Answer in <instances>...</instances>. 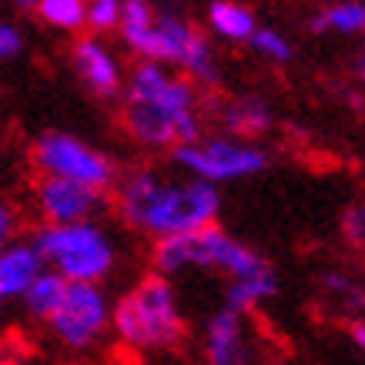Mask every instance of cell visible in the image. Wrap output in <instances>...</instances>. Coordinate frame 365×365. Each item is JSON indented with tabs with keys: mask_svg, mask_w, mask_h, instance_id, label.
<instances>
[{
	"mask_svg": "<svg viewBox=\"0 0 365 365\" xmlns=\"http://www.w3.org/2000/svg\"><path fill=\"white\" fill-rule=\"evenodd\" d=\"M175 165H181L191 178H201L208 185L225 181H245L262 175L268 168V151L262 144L235 138V134H201L188 144L171 148Z\"/></svg>",
	"mask_w": 365,
	"mask_h": 365,
	"instance_id": "obj_7",
	"label": "cell"
},
{
	"mask_svg": "<svg viewBox=\"0 0 365 365\" xmlns=\"http://www.w3.org/2000/svg\"><path fill=\"white\" fill-rule=\"evenodd\" d=\"M24 51V34L17 24L0 21V61H14Z\"/></svg>",
	"mask_w": 365,
	"mask_h": 365,
	"instance_id": "obj_25",
	"label": "cell"
},
{
	"mask_svg": "<svg viewBox=\"0 0 365 365\" xmlns=\"http://www.w3.org/2000/svg\"><path fill=\"white\" fill-rule=\"evenodd\" d=\"M47 268H54L67 282H104L114 272L118 248L114 238L91 222H67V225H44L31 238Z\"/></svg>",
	"mask_w": 365,
	"mask_h": 365,
	"instance_id": "obj_6",
	"label": "cell"
},
{
	"mask_svg": "<svg viewBox=\"0 0 365 365\" xmlns=\"http://www.w3.org/2000/svg\"><path fill=\"white\" fill-rule=\"evenodd\" d=\"M44 258L34 242L14 238L7 248H0V302L21 299L27 285L44 272Z\"/></svg>",
	"mask_w": 365,
	"mask_h": 365,
	"instance_id": "obj_13",
	"label": "cell"
},
{
	"mask_svg": "<svg viewBox=\"0 0 365 365\" xmlns=\"http://www.w3.org/2000/svg\"><path fill=\"white\" fill-rule=\"evenodd\" d=\"M352 342H355V349L365 355V322L362 319L352 322Z\"/></svg>",
	"mask_w": 365,
	"mask_h": 365,
	"instance_id": "obj_26",
	"label": "cell"
},
{
	"mask_svg": "<svg viewBox=\"0 0 365 365\" xmlns=\"http://www.w3.org/2000/svg\"><path fill=\"white\" fill-rule=\"evenodd\" d=\"M275 295H278V272H265V275H255V278H228L225 305L248 315L255 305L275 299Z\"/></svg>",
	"mask_w": 365,
	"mask_h": 365,
	"instance_id": "obj_19",
	"label": "cell"
},
{
	"mask_svg": "<svg viewBox=\"0 0 365 365\" xmlns=\"http://www.w3.org/2000/svg\"><path fill=\"white\" fill-rule=\"evenodd\" d=\"M118 37L134 57L178 67L198 88L222 84V64L211 41L178 11H168V7L158 11L151 0H124Z\"/></svg>",
	"mask_w": 365,
	"mask_h": 365,
	"instance_id": "obj_3",
	"label": "cell"
},
{
	"mask_svg": "<svg viewBox=\"0 0 365 365\" xmlns=\"http://www.w3.org/2000/svg\"><path fill=\"white\" fill-rule=\"evenodd\" d=\"M14 365H47V362H34V359H21V362H14Z\"/></svg>",
	"mask_w": 365,
	"mask_h": 365,
	"instance_id": "obj_29",
	"label": "cell"
},
{
	"mask_svg": "<svg viewBox=\"0 0 365 365\" xmlns=\"http://www.w3.org/2000/svg\"><path fill=\"white\" fill-rule=\"evenodd\" d=\"M111 191L118 218L128 228H138L151 238L215 225L218 211H222L218 185H208L201 178L171 181V178L158 175L155 168L131 171Z\"/></svg>",
	"mask_w": 365,
	"mask_h": 365,
	"instance_id": "obj_2",
	"label": "cell"
},
{
	"mask_svg": "<svg viewBox=\"0 0 365 365\" xmlns=\"http://www.w3.org/2000/svg\"><path fill=\"white\" fill-rule=\"evenodd\" d=\"M104 195L108 191L88 188L71 178L54 175H37L31 185L34 211L41 215L44 225H67V222H91L98 218L104 208Z\"/></svg>",
	"mask_w": 365,
	"mask_h": 365,
	"instance_id": "obj_10",
	"label": "cell"
},
{
	"mask_svg": "<svg viewBox=\"0 0 365 365\" xmlns=\"http://www.w3.org/2000/svg\"><path fill=\"white\" fill-rule=\"evenodd\" d=\"M352 71H355V81L365 88V47L359 51V57H355V64H352Z\"/></svg>",
	"mask_w": 365,
	"mask_h": 365,
	"instance_id": "obj_27",
	"label": "cell"
},
{
	"mask_svg": "<svg viewBox=\"0 0 365 365\" xmlns=\"http://www.w3.org/2000/svg\"><path fill=\"white\" fill-rule=\"evenodd\" d=\"M71 67L78 81L84 84L88 94H94L98 101H114L121 98L124 91V71L121 61L111 47L101 41V34H84L71 44Z\"/></svg>",
	"mask_w": 365,
	"mask_h": 365,
	"instance_id": "obj_11",
	"label": "cell"
},
{
	"mask_svg": "<svg viewBox=\"0 0 365 365\" xmlns=\"http://www.w3.org/2000/svg\"><path fill=\"white\" fill-rule=\"evenodd\" d=\"M121 94V128L141 148L171 151L205 134L198 84L171 64L138 61Z\"/></svg>",
	"mask_w": 365,
	"mask_h": 365,
	"instance_id": "obj_1",
	"label": "cell"
},
{
	"mask_svg": "<svg viewBox=\"0 0 365 365\" xmlns=\"http://www.w3.org/2000/svg\"><path fill=\"white\" fill-rule=\"evenodd\" d=\"M188 268H218L228 278H255L275 272L265 255L242 245L225 232L222 225H205L195 232H178L155 238L151 248V272L158 275H181Z\"/></svg>",
	"mask_w": 365,
	"mask_h": 365,
	"instance_id": "obj_4",
	"label": "cell"
},
{
	"mask_svg": "<svg viewBox=\"0 0 365 365\" xmlns=\"http://www.w3.org/2000/svg\"><path fill=\"white\" fill-rule=\"evenodd\" d=\"M342 238L352 245V248L365 252V198L355 201L352 208L345 211V218H342Z\"/></svg>",
	"mask_w": 365,
	"mask_h": 365,
	"instance_id": "obj_23",
	"label": "cell"
},
{
	"mask_svg": "<svg viewBox=\"0 0 365 365\" xmlns=\"http://www.w3.org/2000/svg\"><path fill=\"white\" fill-rule=\"evenodd\" d=\"M309 31L312 34H342V37L365 34V0H335L329 7H322L319 14H312Z\"/></svg>",
	"mask_w": 365,
	"mask_h": 365,
	"instance_id": "obj_17",
	"label": "cell"
},
{
	"mask_svg": "<svg viewBox=\"0 0 365 365\" xmlns=\"http://www.w3.org/2000/svg\"><path fill=\"white\" fill-rule=\"evenodd\" d=\"M21 235V208L14 201L0 198V248H7Z\"/></svg>",
	"mask_w": 365,
	"mask_h": 365,
	"instance_id": "obj_24",
	"label": "cell"
},
{
	"mask_svg": "<svg viewBox=\"0 0 365 365\" xmlns=\"http://www.w3.org/2000/svg\"><path fill=\"white\" fill-rule=\"evenodd\" d=\"M34 14L54 27V31L64 34H78L88 27V11H84V0H37Z\"/></svg>",
	"mask_w": 365,
	"mask_h": 365,
	"instance_id": "obj_20",
	"label": "cell"
},
{
	"mask_svg": "<svg viewBox=\"0 0 365 365\" xmlns=\"http://www.w3.org/2000/svg\"><path fill=\"white\" fill-rule=\"evenodd\" d=\"M205 365H252L255 362V342L248 329V315L225 305L215 312L205 325Z\"/></svg>",
	"mask_w": 365,
	"mask_h": 365,
	"instance_id": "obj_12",
	"label": "cell"
},
{
	"mask_svg": "<svg viewBox=\"0 0 365 365\" xmlns=\"http://www.w3.org/2000/svg\"><path fill=\"white\" fill-rule=\"evenodd\" d=\"M248 47H252L258 57L272 61V64H288V61L295 57V47H292V41H288L285 34L278 31V27H262V24L255 27Z\"/></svg>",
	"mask_w": 365,
	"mask_h": 365,
	"instance_id": "obj_21",
	"label": "cell"
},
{
	"mask_svg": "<svg viewBox=\"0 0 365 365\" xmlns=\"http://www.w3.org/2000/svg\"><path fill=\"white\" fill-rule=\"evenodd\" d=\"M319 288H322V302L332 305V309L339 312V315H345V319L355 322L365 312V282H359V278L342 272V268L325 272Z\"/></svg>",
	"mask_w": 365,
	"mask_h": 365,
	"instance_id": "obj_16",
	"label": "cell"
},
{
	"mask_svg": "<svg viewBox=\"0 0 365 365\" xmlns=\"http://www.w3.org/2000/svg\"><path fill=\"white\" fill-rule=\"evenodd\" d=\"M31 161L37 175L71 178L88 188L111 191L118 185V165L111 155H104L101 148L81 141L78 134L67 131H44L37 134L31 144Z\"/></svg>",
	"mask_w": 365,
	"mask_h": 365,
	"instance_id": "obj_8",
	"label": "cell"
},
{
	"mask_svg": "<svg viewBox=\"0 0 365 365\" xmlns=\"http://www.w3.org/2000/svg\"><path fill=\"white\" fill-rule=\"evenodd\" d=\"M222 128L225 134H235V138H245V141H255L262 134L272 131L275 124V111L265 98L258 94H238L228 104H222Z\"/></svg>",
	"mask_w": 365,
	"mask_h": 365,
	"instance_id": "obj_14",
	"label": "cell"
},
{
	"mask_svg": "<svg viewBox=\"0 0 365 365\" xmlns=\"http://www.w3.org/2000/svg\"><path fill=\"white\" fill-rule=\"evenodd\" d=\"M47 329L57 345L71 352H88L111 329V299L104 295L101 282H67V292Z\"/></svg>",
	"mask_w": 365,
	"mask_h": 365,
	"instance_id": "obj_9",
	"label": "cell"
},
{
	"mask_svg": "<svg viewBox=\"0 0 365 365\" xmlns=\"http://www.w3.org/2000/svg\"><path fill=\"white\" fill-rule=\"evenodd\" d=\"M121 4H124V0H84V11H88V27L94 34L118 31V21H121Z\"/></svg>",
	"mask_w": 365,
	"mask_h": 365,
	"instance_id": "obj_22",
	"label": "cell"
},
{
	"mask_svg": "<svg viewBox=\"0 0 365 365\" xmlns=\"http://www.w3.org/2000/svg\"><path fill=\"white\" fill-rule=\"evenodd\" d=\"M255 27V11L245 7L238 0H211L208 7V31L218 37V41H228V44H248L252 41Z\"/></svg>",
	"mask_w": 365,
	"mask_h": 365,
	"instance_id": "obj_15",
	"label": "cell"
},
{
	"mask_svg": "<svg viewBox=\"0 0 365 365\" xmlns=\"http://www.w3.org/2000/svg\"><path fill=\"white\" fill-rule=\"evenodd\" d=\"M111 329L131 349H171L185 339V315L168 275H144L111 309Z\"/></svg>",
	"mask_w": 365,
	"mask_h": 365,
	"instance_id": "obj_5",
	"label": "cell"
},
{
	"mask_svg": "<svg viewBox=\"0 0 365 365\" xmlns=\"http://www.w3.org/2000/svg\"><path fill=\"white\" fill-rule=\"evenodd\" d=\"M7 4H11L14 11H24V14H27V11H34V7H37V0H7Z\"/></svg>",
	"mask_w": 365,
	"mask_h": 365,
	"instance_id": "obj_28",
	"label": "cell"
},
{
	"mask_svg": "<svg viewBox=\"0 0 365 365\" xmlns=\"http://www.w3.org/2000/svg\"><path fill=\"white\" fill-rule=\"evenodd\" d=\"M64 292H67V278L61 275V272H54V268H44V272L27 285V292L21 295V302H24V309H27L31 319L47 322L51 315H54L57 305H61Z\"/></svg>",
	"mask_w": 365,
	"mask_h": 365,
	"instance_id": "obj_18",
	"label": "cell"
}]
</instances>
